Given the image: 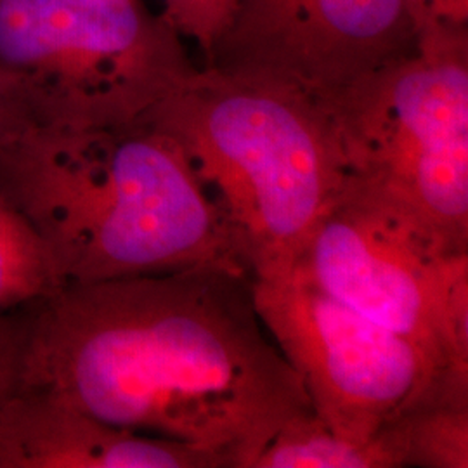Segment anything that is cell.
I'll list each match as a JSON object with an SVG mask.
<instances>
[{
	"label": "cell",
	"instance_id": "obj_1",
	"mask_svg": "<svg viewBox=\"0 0 468 468\" xmlns=\"http://www.w3.org/2000/svg\"><path fill=\"white\" fill-rule=\"evenodd\" d=\"M19 384L143 434L250 468L313 413L243 269L200 266L61 286L25 307Z\"/></svg>",
	"mask_w": 468,
	"mask_h": 468
},
{
	"label": "cell",
	"instance_id": "obj_2",
	"mask_svg": "<svg viewBox=\"0 0 468 468\" xmlns=\"http://www.w3.org/2000/svg\"><path fill=\"white\" fill-rule=\"evenodd\" d=\"M0 198L34 229L59 288L212 264L247 271L183 151L144 122L75 133L11 122Z\"/></svg>",
	"mask_w": 468,
	"mask_h": 468
},
{
	"label": "cell",
	"instance_id": "obj_3",
	"mask_svg": "<svg viewBox=\"0 0 468 468\" xmlns=\"http://www.w3.org/2000/svg\"><path fill=\"white\" fill-rule=\"evenodd\" d=\"M141 122L183 151L251 280L293 268L344 183L324 110L278 85L193 68Z\"/></svg>",
	"mask_w": 468,
	"mask_h": 468
},
{
	"label": "cell",
	"instance_id": "obj_4",
	"mask_svg": "<svg viewBox=\"0 0 468 468\" xmlns=\"http://www.w3.org/2000/svg\"><path fill=\"white\" fill-rule=\"evenodd\" d=\"M191 69L139 0H0V101L21 125H133Z\"/></svg>",
	"mask_w": 468,
	"mask_h": 468
},
{
	"label": "cell",
	"instance_id": "obj_5",
	"mask_svg": "<svg viewBox=\"0 0 468 468\" xmlns=\"http://www.w3.org/2000/svg\"><path fill=\"white\" fill-rule=\"evenodd\" d=\"M321 108L346 183L401 203L468 249L467 37L419 38Z\"/></svg>",
	"mask_w": 468,
	"mask_h": 468
},
{
	"label": "cell",
	"instance_id": "obj_6",
	"mask_svg": "<svg viewBox=\"0 0 468 468\" xmlns=\"http://www.w3.org/2000/svg\"><path fill=\"white\" fill-rule=\"evenodd\" d=\"M292 269L468 382V249L401 203L344 181Z\"/></svg>",
	"mask_w": 468,
	"mask_h": 468
},
{
	"label": "cell",
	"instance_id": "obj_7",
	"mask_svg": "<svg viewBox=\"0 0 468 468\" xmlns=\"http://www.w3.org/2000/svg\"><path fill=\"white\" fill-rule=\"evenodd\" d=\"M257 313L336 434L368 441L431 380L411 342L356 313L297 271L253 280Z\"/></svg>",
	"mask_w": 468,
	"mask_h": 468
},
{
	"label": "cell",
	"instance_id": "obj_8",
	"mask_svg": "<svg viewBox=\"0 0 468 468\" xmlns=\"http://www.w3.org/2000/svg\"><path fill=\"white\" fill-rule=\"evenodd\" d=\"M417 42L406 0H238L207 68L323 106Z\"/></svg>",
	"mask_w": 468,
	"mask_h": 468
},
{
	"label": "cell",
	"instance_id": "obj_9",
	"mask_svg": "<svg viewBox=\"0 0 468 468\" xmlns=\"http://www.w3.org/2000/svg\"><path fill=\"white\" fill-rule=\"evenodd\" d=\"M0 468H231L195 444L96 419L54 394L17 387L0 402Z\"/></svg>",
	"mask_w": 468,
	"mask_h": 468
},
{
	"label": "cell",
	"instance_id": "obj_10",
	"mask_svg": "<svg viewBox=\"0 0 468 468\" xmlns=\"http://www.w3.org/2000/svg\"><path fill=\"white\" fill-rule=\"evenodd\" d=\"M250 468H404V452L392 419L368 441H354L313 411L272 435Z\"/></svg>",
	"mask_w": 468,
	"mask_h": 468
},
{
	"label": "cell",
	"instance_id": "obj_11",
	"mask_svg": "<svg viewBox=\"0 0 468 468\" xmlns=\"http://www.w3.org/2000/svg\"><path fill=\"white\" fill-rule=\"evenodd\" d=\"M392 419L404 467L468 468V399L421 390Z\"/></svg>",
	"mask_w": 468,
	"mask_h": 468
},
{
	"label": "cell",
	"instance_id": "obj_12",
	"mask_svg": "<svg viewBox=\"0 0 468 468\" xmlns=\"http://www.w3.org/2000/svg\"><path fill=\"white\" fill-rule=\"evenodd\" d=\"M59 288L34 229L0 198V313L25 309Z\"/></svg>",
	"mask_w": 468,
	"mask_h": 468
},
{
	"label": "cell",
	"instance_id": "obj_13",
	"mask_svg": "<svg viewBox=\"0 0 468 468\" xmlns=\"http://www.w3.org/2000/svg\"><path fill=\"white\" fill-rule=\"evenodd\" d=\"M164 5L162 19L179 35L200 44L205 56L216 48L220 38L218 17L210 0H160Z\"/></svg>",
	"mask_w": 468,
	"mask_h": 468
},
{
	"label": "cell",
	"instance_id": "obj_14",
	"mask_svg": "<svg viewBox=\"0 0 468 468\" xmlns=\"http://www.w3.org/2000/svg\"><path fill=\"white\" fill-rule=\"evenodd\" d=\"M419 38L467 37L468 0H406Z\"/></svg>",
	"mask_w": 468,
	"mask_h": 468
},
{
	"label": "cell",
	"instance_id": "obj_15",
	"mask_svg": "<svg viewBox=\"0 0 468 468\" xmlns=\"http://www.w3.org/2000/svg\"><path fill=\"white\" fill-rule=\"evenodd\" d=\"M25 311L0 313V402L19 384V367L25 344Z\"/></svg>",
	"mask_w": 468,
	"mask_h": 468
},
{
	"label": "cell",
	"instance_id": "obj_16",
	"mask_svg": "<svg viewBox=\"0 0 468 468\" xmlns=\"http://www.w3.org/2000/svg\"><path fill=\"white\" fill-rule=\"evenodd\" d=\"M210 4H212V9H214V13L218 16V25L222 28V35H224V32L228 30V27H229V23H231V17H233L238 0H210Z\"/></svg>",
	"mask_w": 468,
	"mask_h": 468
},
{
	"label": "cell",
	"instance_id": "obj_17",
	"mask_svg": "<svg viewBox=\"0 0 468 468\" xmlns=\"http://www.w3.org/2000/svg\"><path fill=\"white\" fill-rule=\"evenodd\" d=\"M13 120L9 117V113H7V110H5V106L2 104V101H0V135L5 133V129L9 127V123H11Z\"/></svg>",
	"mask_w": 468,
	"mask_h": 468
}]
</instances>
